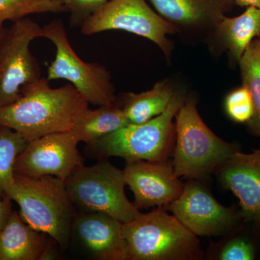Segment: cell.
I'll use <instances>...</instances> for the list:
<instances>
[{"instance_id":"6da1fadb","label":"cell","mask_w":260,"mask_h":260,"mask_svg":"<svg viewBox=\"0 0 260 260\" xmlns=\"http://www.w3.org/2000/svg\"><path fill=\"white\" fill-rule=\"evenodd\" d=\"M88 104L72 84L53 88L42 77L24 89L16 102L0 108V125L15 130L30 142L72 131Z\"/></svg>"},{"instance_id":"7a4b0ae2","label":"cell","mask_w":260,"mask_h":260,"mask_svg":"<svg viewBox=\"0 0 260 260\" xmlns=\"http://www.w3.org/2000/svg\"><path fill=\"white\" fill-rule=\"evenodd\" d=\"M6 194L19 205L25 223L47 234L62 250L68 249L76 212L64 180L54 176L31 177L15 173Z\"/></svg>"},{"instance_id":"3957f363","label":"cell","mask_w":260,"mask_h":260,"mask_svg":"<svg viewBox=\"0 0 260 260\" xmlns=\"http://www.w3.org/2000/svg\"><path fill=\"white\" fill-rule=\"evenodd\" d=\"M175 118L177 141L172 167L176 177L204 179L240 151L239 145L220 139L205 124L194 97L186 98Z\"/></svg>"},{"instance_id":"277c9868","label":"cell","mask_w":260,"mask_h":260,"mask_svg":"<svg viewBox=\"0 0 260 260\" xmlns=\"http://www.w3.org/2000/svg\"><path fill=\"white\" fill-rule=\"evenodd\" d=\"M130 260H194L202 256L198 236L162 207L122 223Z\"/></svg>"},{"instance_id":"5b68a950","label":"cell","mask_w":260,"mask_h":260,"mask_svg":"<svg viewBox=\"0 0 260 260\" xmlns=\"http://www.w3.org/2000/svg\"><path fill=\"white\" fill-rule=\"evenodd\" d=\"M176 90L167 109L160 115L141 124H129L88 145L91 153L101 158L116 156L126 162L164 160L172 140V121L185 101Z\"/></svg>"},{"instance_id":"8992f818","label":"cell","mask_w":260,"mask_h":260,"mask_svg":"<svg viewBox=\"0 0 260 260\" xmlns=\"http://www.w3.org/2000/svg\"><path fill=\"white\" fill-rule=\"evenodd\" d=\"M126 185L124 170L107 160L89 167L81 166L65 181L67 191L75 207L84 211L107 214L121 223L141 214L126 198Z\"/></svg>"},{"instance_id":"52a82bcc","label":"cell","mask_w":260,"mask_h":260,"mask_svg":"<svg viewBox=\"0 0 260 260\" xmlns=\"http://www.w3.org/2000/svg\"><path fill=\"white\" fill-rule=\"evenodd\" d=\"M43 38L49 39L56 48L55 57L48 67L49 81L68 80L88 104L99 107L117 104L110 72L103 64L86 62L78 56L61 20H53L44 25Z\"/></svg>"},{"instance_id":"ba28073f","label":"cell","mask_w":260,"mask_h":260,"mask_svg":"<svg viewBox=\"0 0 260 260\" xmlns=\"http://www.w3.org/2000/svg\"><path fill=\"white\" fill-rule=\"evenodd\" d=\"M43 27L28 17L13 22L0 37V108L20 99L24 89L42 78L30 44Z\"/></svg>"},{"instance_id":"9c48e42d","label":"cell","mask_w":260,"mask_h":260,"mask_svg":"<svg viewBox=\"0 0 260 260\" xmlns=\"http://www.w3.org/2000/svg\"><path fill=\"white\" fill-rule=\"evenodd\" d=\"M114 30L151 41L168 59L174 49L168 37L177 34V29L150 8L146 0H109L80 26V32L85 36Z\"/></svg>"},{"instance_id":"30bf717a","label":"cell","mask_w":260,"mask_h":260,"mask_svg":"<svg viewBox=\"0 0 260 260\" xmlns=\"http://www.w3.org/2000/svg\"><path fill=\"white\" fill-rule=\"evenodd\" d=\"M168 208L198 237L234 234L244 222L239 210L220 204L205 186L194 181L184 185L180 196Z\"/></svg>"},{"instance_id":"8fae6325","label":"cell","mask_w":260,"mask_h":260,"mask_svg":"<svg viewBox=\"0 0 260 260\" xmlns=\"http://www.w3.org/2000/svg\"><path fill=\"white\" fill-rule=\"evenodd\" d=\"M79 143L73 131L52 133L30 140L17 158L15 172L31 177L54 176L65 181L84 165L78 149Z\"/></svg>"},{"instance_id":"7c38bea8","label":"cell","mask_w":260,"mask_h":260,"mask_svg":"<svg viewBox=\"0 0 260 260\" xmlns=\"http://www.w3.org/2000/svg\"><path fill=\"white\" fill-rule=\"evenodd\" d=\"M184 38L208 40L234 6V0H148Z\"/></svg>"},{"instance_id":"4fadbf2b","label":"cell","mask_w":260,"mask_h":260,"mask_svg":"<svg viewBox=\"0 0 260 260\" xmlns=\"http://www.w3.org/2000/svg\"><path fill=\"white\" fill-rule=\"evenodd\" d=\"M126 185L135 196L138 209L168 206L177 200L184 184L176 177L172 165L164 160L126 162L124 170Z\"/></svg>"},{"instance_id":"5bb4252c","label":"cell","mask_w":260,"mask_h":260,"mask_svg":"<svg viewBox=\"0 0 260 260\" xmlns=\"http://www.w3.org/2000/svg\"><path fill=\"white\" fill-rule=\"evenodd\" d=\"M217 171L221 185L239 200L244 223L260 229V148L237 152Z\"/></svg>"},{"instance_id":"9a60e30c","label":"cell","mask_w":260,"mask_h":260,"mask_svg":"<svg viewBox=\"0 0 260 260\" xmlns=\"http://www.w3.org/2000/svg\"><path fill=\"white\" fill-rule=\"evenodd\" d=\"M74 236L92 257L99 260H129L122 223L99 212L76 213L71 237Z\"/></svg>"},{"instance_id":"2e32d148","label":"cell","mask_w":260,"mask_h":260,"mask_svg":"<svg viewBox=\"0 0 260 260\" xmlns=\"http://www.w3.org/2000/svg\"><path fill=\"white\" fill-rule=\"evenodd\" d=\"M54 243L49 236L29 225L13 210L0 231V260L47 259Z\"/></svg>"},{"instance_id":"e0dca14e","label":"cell","mask_w":260,"mask_h":260,"mask_svg":"<svg viewBox=\"0 0 260 260\" xmlns=\"http://www.w3.org/2000/svg\"><path fill=\"white\" fill-rule=\"evenodd\" d=\"M260 36V10L248 7L242 15L224 17L210 39H216L229 51L233 61L239 64L254 38Z\"/></svg>"},{"instance_id":"ac0fdd59","label":"cell","mask_w":260,"mask_h":260,"mask_svg":"<svg viewBox=\"0 0 260 260\" xmlns=\"http://www.w3.org/2000/svg\"><path fill=\"white\" fill-rule=\"evenodd\" d=\"M175 90L169 80H162L147 91L124 94L120 107L129 124H141L162 114Z\"/></svg>"},{"instance_id":"d6986e66","label":"cell","mask_w":260,"mask_h":260,"mask_svg":"<svg viewBox=\"0 0 260 260\" xmlns=\"http://www.w3.org/2000/svg\"><path fill=\"white\" fill-rule=\"evenodd\" d=\"M119 104L88 109L80 116L72 131L80 142L93 145L98 140L129 124Z\"/></svg>"},{"instance_id":"ffe728a7","label":"cell","mask_w":260,"mask_h":260,"mask_svg":"<svg viewBox=\"0 0 260 260\" xmlns=\"http://www.w3.org/2000/svg\"><path fill=\"white\" fill-rule=\"evenodd\" d=\"M238 64L242 85L249 90L254 104V114L246 124L249 131L260 139V39L250 43Z\"/></svg>"},{"instance_id":"44dd1931","label":"cell","mask_w":260,"mask_h":260,"mask_svg":"<svg viewBox=\"0 0 260 260\" xmlns=\"http://www.w3.org/2000/svg\"><path fill=\"white\" fill-rule=\"evenodd\" d=\"M28 143L18 132L0 125V198L14 182L15 161Z\"/></svg>"},{"instance_id":"7402d4cb","label":"cell","mask_w":260,"mask_h":260,"mask_svg":"<svg viewBox=\"0 0 260 260\" xmlns=\"http://www.w3.org/2000/svg\"><path fill=\"white\" fill-rule=\"evenodd\" d=\"M67 13L64 0H0V26L32 14Z\"/></svg>"},{"instance_id":"603a6c76","label":"cell","mask_w":260,"mask_h":260,"mask_svg":"<svg viewBox=\"0 0 260 260\" xmlns=\"http://www.w3.org/2000/svg\"><path fill=\"white\" fill-rule=\"evenodd\" d=\"M225 109L233 121L247 124L254 114V104L249 90L244 85L232 90L225 98Z\"/></svg>"},{"instance_id":"cb8c5ba5","label":"cell","mask_w":260,"mask_h":260,"mask_svg":"<svg viewBox=\"0 0 260 260\" xmlns=\"http://www.w3.org/2000/svg\"><path fill=\"white\" fill-rule=\"evenodd\" d=\"M237 231L234 233L235 234H234V236L222 246L219 251L218 259L253 260L256 259V250L254 242L248 236L237 234Z\"/></svg>"},{"instance_id":"d4e9b609","label":"cell","mask_w":260,"mask_h":260,"mask_svg":"<svg viewBox=\"0 0 260 260\" xmlns=\"http://www.w3.org/2000/svg\"><path fill=\"white\" fill-rule=\"evenodd\" d=\"M109 0H64L67 13H70V26L80 27Z\"/></svg>"},{"instance_id":"484cf974","label":"cell","mask_w":260,"mask_h":260,"mask_svg":"<svg viewBox=\"0 0 260 260\" xmlns=\"http://www.w3.org/2000/svg\"><path fill=\"white\" fill-rule=\"evenodd\" d=\"M12 201L13 200L7 194L3 198H0V231L5 226L13 213Z\"/></svg>"},{"instance_id":"4316f807","label":"cell","mask_w":260,"mask_h":260,"mask_svg":"<svg viewBox=\"0 0 260 260\" xmlns=\"http://www.w3.org/2000/svg\"><path fill=\"white\" fill-rule=\"evenodd\" d=\"M235 5L242 8L254 7L260 10V0H234Z\"/></svg>"},{"instance_id":"83f0119b","label":"cell","mask_w":260,"mask_h":260,"mask_svg":"<svg viewBox=\"0 0 260 260\" xmlns=\"http://www.w3.org/2000/svg\"><path fill=\"white\" fill-rule=\"evenodd\" d=\"M5 29H6V28H5L4 25H3V26H0V37H2L3 32H5Z\"/></svg>"}]
</instances>
